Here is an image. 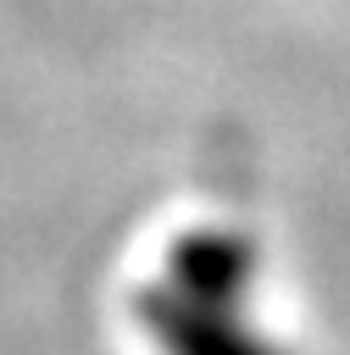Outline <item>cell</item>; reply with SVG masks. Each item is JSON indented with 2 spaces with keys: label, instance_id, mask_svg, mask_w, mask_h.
I'll list each match as a JSON object with an SVG mask.
<instances>
[{
  "label": "cell",
  "instance_id": "cell-1",
  "mask_svg": "<svg viewBox=\"0 0 350 355\" xmlns=\"http://www.w3.org/2000/svg\"><path fill=\"white\" fill-rule=\"evenodd\" d=\"M250 244L233 227H200L172 244L161 283L139 294V322L161 355H278L244 327Z\"/></svg>",
  "mask_w": 350,
  "mask_h": 355
}]
</instances>
